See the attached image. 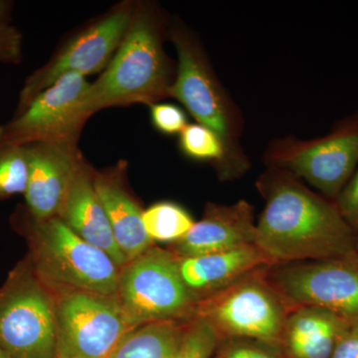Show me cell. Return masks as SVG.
Instances as JSON below:
<instances>
[{
    "mask_svg": "<svg viewBox=\"0 0 358 358\" xmlns=\"http://www.w3.org/2000/svg\"><path fill=\"white\" fill-rule=\"evenodd\" d=\"M25 147L28 162L26 211L35 220L58 217L83 157L79 141H42Z\"/></svg>",
    "mask_w": 358,
    "mask_h": 358,
    "instance_id": "13",
    "label": "cell"
},
{
    "mask_svg": "<svg viewBox=\"0 0 358 358\" xmlns=\"http://www.w3.org/2000/svg\"><path fill=\"white\" fill-rule=\"evenodd\" d=\"M256 185L266 205L256 223L255 245L273 266L355 253L357 235L336 201L272 167H267Z\"/></svg>",
    "mask_w": 358,
    "mask_h": 358,
    "instance_id": "1",
    "label": "cell"
},
{
    "mask_svg": "<svg viewBox=\"0 0 358 358\" xmlns=\"http://www.w3.org/2000/svg\"><path fill=\"white\" fill-rule=\"evenodd\" d=\"M350 324L322 308H294L289 313L280 341L284 358H331L339 336Z\"/></svg>",
    "mask_w": 358,
    "mask_h": 358,
    "instance_id": "18",
    "label": "cell"
},
{
    "mask_svg": "<svg viewBox=\"0 0 358 358\" xmlns=\"http://www.w3.org/2000/svg\"><path fill=\"white\" fill-rule=\"evenodd\" d=\"M221 338L207 320L193 317L188 322L174 358H211Z\"/></svg>",
    "mask_w": 358,
    "mask_h": 358,
    "instance_id": "23",
    "label": "cell"
},
{
    "mask_svg": "<svg viewBox=\"0 0 358 358\" xmlns=\"http://www.w3.org/2000/svg\"><path fill=\"white\" fill-rule=\"evenodd\" d=\"M254 207L246 200L223 205L206 204L204 214L189 232L173 244L171 251L178 258L218 253L255 244Z\"/></svg>",
    "mask_w": 358,
    "mask_h": 358,
    "instance_id": "14",
    "label": "cell"
},
{
    "mask_svg": "<svg viewBox=\"0 0 358 358\" xmlns=\"http://www.w3.org/2000/svg\"><path fill=\"white\" fill-rule=\"evenodd\" d=\"M0 348L9 358H57L53 293L21 264L0 289Z\"/></svg>",
    "mask_w": 358,
    "mask_h": 358,
    "instance_id": "7",
    "label": "cell"
},
{
    "mask_svg": "<svg viewBox=\"0 0 358 358\" xmlns=\"http://www.w3.org/2000/svg\"><path fill=\"white\" fill-rule=\"evenodd\" d=\"M150 112L152 126L166 136L180 134L188 124L185 110L174 103H152L150 106Z\"/></svg>",
    "mask_w": 358,
    "mask_h": 358,
    "instance_id": "25",
    "label": "cell"
},
{
    "mask_svg": "<svg viewBox=\"0 0 358 358\" xmlns=\"http://www.w3.org/2000/svg\"><path fill=\"white\" fill-rule=\"evenodd\" d=\"M268 267L197 301L194 317L207 320L221 339L249 338L280 343L293 310L268 282Z\"/></svg>",
    "mask_w": 358,
    "mask_h": 358,
    "instance_id": "8",
    "label": "cell"
},
{
    "mask_svg": "<svg viewBox=\"0 0 358 358\" xmlns=\"http://www.w3.org/2000/svg\"><path fill=\"white\" fill-rule=\"evenodd\" d=\"M23 59V35L11 24H0V63L20 64Z\"/></svg>",
    "mask_w": 358,
    "mask_h": 358,
    "instance_id": "26",
    "label": "cell"
},
{
    "mask_svg": "<svg viewBox=\"0 0 358 358\" xmlns=\"http://www.w3.org/2000/svg\"><path fill=\"white\" fill-rule=\"evenodd\" d=\"M128 162L94 173V183L112 227L115 243L127 262L152 247L143 223V209L127 185Z\"/></svg>",
    "mask_w": 358,
    "mask_h": 358,
    "instance_id": "15",
    "label": "cell"
},
{
    "mask_svg": "<svg viewBox=\"0 0 358 358\" xmlns=\"http://www.w3.org/2000/svg\"><path fill=\"white\" fill-rule=\"evenodd\" d=\"M27 178L25 145H0V201L24 195Z\"/></svg>",
    "mask_w": 358,
    "mask_h": 358,
    "instance_id": "22",
    "label": "cell"
},
{
    "mask_svg": "<svg viewBox=\"0 0 358 358\" xmlns=\"http://www.w3.org/2000/svg\"><path fill=\"white\" fill-rule=\"evenodd\" d=\"M54 292L57 358H108L133 329L115 296Z\"/></svg>",
    "mask_w": 358,
    "mask_h": 358,
    "instance_id": "10",
    "label": "cell"
},
{
    "mask_svg": "<svg viewBox=\"0 0 358 358\" xmlns=\"http://www.w3.org/2000/svg\"><path fill=\"white\" fill-rule=\"evenodd\" d=\"M13 8V2L0 0V24H10Z\"/></svg>",
    "mask_w": 358,
    "mask_h": 358,
    "instance_id": "29",
    "label": "cell"
},
{
    "mask_svg": "<svg viewBox=\"0 0 358 358\" xmlns=\"http://www.w3.org/2000/svg\"><path fill=\"white\" fill-rule=\"evenodd\" d=\"M0 358H9L7 357L6 353L1 350V348H0Z\"/></svg>",
    "mask_w": 358,
    "mask_h": 358,
    "instance_id": "30",
    "label": "cell"
},
{
    "mask_svg": "<svg viewBox=\"0 0 358 358\" xmlns=\"http://www.w3.org/2000/svg\"><path fill=\"white\" fill-rule=\"evenodd\" d=\"M136 1L124 0L65 40L49 61L25 80L14 115L20 114L45 89L70 72L86 77L103 72L124 38Z\"/></svg>",
    "mask_w": 358,
    "mask_h": 358,
    "instance_id": "9",
    "label": "cell"
},
{
    "mask_svg": "<svg viewBox=\"0 0 358 358\" xmlns=\"http://www.w3.org/2000/svg\"><path fill=\"white\" fill-rule=\"evenodd\" d=\"M331 358H358V322L350 324L339 336Z\"/></svg>",
    "mask_w": 358,
    "mask_h": 358,
    "instance_id": "28",
    "label": "cell"
},
{
    "mask_svg": "<svg viewBox=\"0 0 358 358\" xmlns=\"http://www.w3.org/2000/svg\"><path fill=\"white\" fill-rule=\"evenodd\" d=\"M167 38L178 54L171 98L176 99L197 124L222 141L225 160L219 178L231 180L246 173L248 157L241 145L243 122L237 106L219 82L199 39L180 20H171Z\"/></svg>",
    "mask_w": 358,
    "mask_h": 358,
    "instance_id": "3",
    "label": "cell"
},
{
    "mask_svg": "<svg viewBox=\"0 0 358 358\" xmlns=\"http://www.w3.org/2000/svg\"><path fill=\"white\" fill-rule=\"evenodd\" d=\"M169 22L159 4L136 1L119 49L78 105L82 126L99 110L134 103L152 106L171 98L176 68L164 48Z\"/></svg>",
    "mask_w": 358,
    "mask_h": 358,
    "instance_id": "2",
    "label": "cell"
},
{
    "mask_svg": "<svg viewBox=\"0 0 358 358\" xmlns=\"http://www.w3.org/2000/svg\"><path fill=\"white\" fill-rule=\"evenodd\" d=\"M178 145L186 157L210 162L220 176L225 160L222 141L213 131L199 124H188L178 134Z\"/></svg>",
    "mask_w": 358,
    "mask_h": 358,
    "instance_id": "21",
    "label": "cell"
},
{
    "mask_svg": "<svg viewBox=\"0 0 358 358\" xmlns=\"http://www.w3.org/2000/svg\"><path fill=\"white\" fill-rule=\"evenodd\" d=\"M143 223L152 242L174 244L185 237L195 221L181 205L160 201L143 210Z\"/></svg>",
    "mask_w": 358,
    "mask_h": 358,
    "instance_id": "20",
    "label": "cell"
},
{
    "mask_svg": "<svg viewBox=\"0 0 358 358\" xmlns=\"http://www.w3.org/2000/svg\"><path fill=\"white\" fill-rule=\"evenodd\" d=\"M355 252H357V254L358 255V241H357V249H355Z\"/></svg>",
    "mask_w": 358,
    "mask_h": 358,
    "instance_id": "31",
    "label": "cell"
},
{
    "mask_svg": "<svg viewBox=\"0 0 358 358\" xmlns=\"http://www.w3.org/2000/svg\"><path fill=\"white\" fill-rule=\"evenodd\" d=\"M94 173L95 169L82 157L58 218L84 241L103 250L122 268L128 262L115 243L109 219L96 193Z\"/></svg>",
    "mask_w": 358,
    "mask_h": 358,
    "instance_id": "16",
    "label": "cell"
},
{
    "mask_svg": "<svg viewBox=\"0 0 358 358\" xmlns=\"http://www.w3.org/2000/svg\"><path fill=\"white\" fill-rule=\"evenodd\" d=\"M29 239L30 263L51 291L71 289L115 296L120 268L103 250L75 234L60 218L20 217Z\"/></svg>",
    "mask_w": 358,
    "mask_h": 358,
    "instance_id": "4",
    "label": "cell"
},
{
    "mask_svg": "<svg viewBox=\"0 0 358 358\" xmlns=\"http://www.w3.org/2000/svg\"><path fill=\"white\" fill-rule=\"evenodd\" d=\"M267 167L305 180L336 201L358 167V112L336 122L331 133L312 140L287 136L271 141Z\"/></svg>",
    "mask_w": 358,
    "mask_h": 358,
    "instance_id": "5",
    "label": "cell"
},
{
    "mask_svg": "<svg viewBox=\"0 0 358 358\" xmlns=\"http://www.w3.org/2000/svg\"><path fill=\"white\" fill-rule=\"evenodd\" d=\"M178 259L181 279L197 301L223 291L257 270L273 266L255 244Z\"/></svg>",
    "mask_w": 358,
    "mask_h": 358,
    "instance_id": "17",
    "label": "cell"
},
{
    "mask_svg": "<svg viewBox=\"0 0 358 358\" xmlns=\"http://www.w3.org/2000/svg\"><path fill=\"white\" fill-rule=\"evenodd\" d=\"M336 202L341 215L358 237V167Z\"/></svg>",
    "mask_w": 358,
    "mask_h": 358,
    "instance_id": "27",
    "label": "cell"
},
{
    "mask_svg": "<svg viewBox=\"0 0 358 358\" xmlns=\"http://www.w3.org/2000/svg\"><path fill=\"white\" fill-rule=\"evenodd\" d=\"M268 282L294 308H322L358 322V255L271 266Z\"/></svg>",
    "mask_w": 358,
    "mask_h": 358,
    "instance_id": "11",
    "label": "cell"
},
{
    "mask_svg": "<svg viewBox=\"0 0 358 358\" xmlns=\"http://www.w3.org/2000/svg\"><path fill=\"white\" fill-rule=\"evenodd\" d=\"M131 327L155 322H187L197 301L186 288L171 250L150 247L120 270L117 296Z\"/></svg>",
    "mask_w": 358,
    "mask_h": 358,
    "instance_id": "6",
    "label": "cell"
},
{
    "mask_svg": "<svg viewBox=\"0 0 358 358\" xmlns=\"http://www.w3.org/2000/svg\"><path fill=\"white\" fill-rule=\"evenodd\" d=\"M187 322H155L129 331L108 358H174Z\"/></svg>",
    "mask_w": 358,
    "mask_h": 358,
    "instance_id": "19",
    "label": "cell"
},
{
    "mask_svg": "<svg viewBox=\"0 0 358 358\" xmlns=\"http://www.w3.org/2000/svg\"><path fill=\"white\" fill-rule=\"evenodd\" d=\"M90 85L76 72L59 78L22 113L0 126V145L79 141L83 126L78 122L76 110Z\"/></svg>",
    "mask_w": 358,
    "mask_h": 358,
    "instance_id": "12",
    "label": "cell"
},
{
    "mask_svg": "<svg viewBox=\"0 0 358 358\" xmlns=\"http://www.w3.org/2000/svg\"><path fill=\"white\" fill-rule=\"evenodd\" d=\"M220 358H284L280 343L249 338L221 339Z\"/></svg>",
    "mask_w": 358,
    "mask_h": 358,
    "instance_id": "24",
    "label": "cell"
}]
</instances>
